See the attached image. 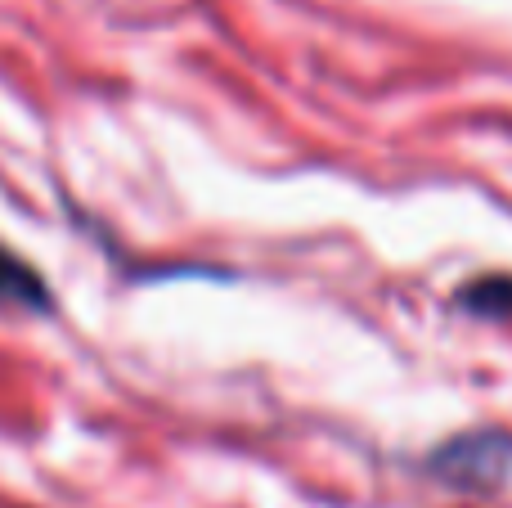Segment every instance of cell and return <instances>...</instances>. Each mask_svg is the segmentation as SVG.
<instances>
[{"mask_svg":"<svg viewBox=\"0 0 512 508\" xmlns=\"http://www.w3.org/2000/svg\"><path fill=\"white\" fill-rule=\"evenodd\" d=\"M432 468L441 482L459 486V491H490L508 477L512 468V441L504 432H477V437H459L432 455Z\"/></svg>","mask_w":512,"mask_h":508,"instance_id":"obj_1","label":"cell"},{"mask_svg":"<svg viewBox=\"0 0 512 508\" xmlns=\"http://www.w3.org/2000/svg\"><path fill=\"white\" fill-rule=\"evenodd\" d=\"M50 284L18 252L0 248V311H50Z\"/></svg>","mask_w":512,"mask_h":508,"instance_id":"obj_2","label":"cell"},{"mask_svg":"<svg viewBox=\"0 0 512 508\" xmlns=\"http://www.w3.org/2000/svg\"><path fill=\"white\" fill-rule=\"evenodd\" d=\"M459 306L481 320H512V275H486L463 284Z\"/></svg>","mask_w":512,"mask_h":508,"instance_id":"obj_3","label":"cell"}]
</instances>
